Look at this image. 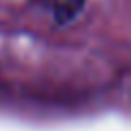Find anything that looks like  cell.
I'll use <instances>...</instances> for the list:
<instances>
[{
	"instance_id": "6da1fadb",
	"label": "cell",
	"mask_w": 131,
	"mask_h": 131,
	"mask_svg": "<svg viewBox=\"0 0 131 131\" xmlns=\"http://www.w3.org/2000/svg\"><path fill=\"white\" fill-rule=\"evenodd\" d=\"M31 2L44 9L57 24L72 22L85 7V0H31Z\"/></svg>"
}]
</instances>
